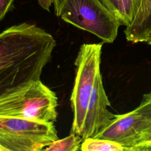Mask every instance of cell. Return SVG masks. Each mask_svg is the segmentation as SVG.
<instances>
[{
	"label": "cell",
	"instance_id": "obj_8",
	"mask_svg": "<svg viewBox=\"0 0 151 151\" xmlns=\"http://www.w3.org/2000/svg\"><path fill=\"white\" fill-rule=\"evenodd\" d=\"M151 31V0H142L132 23L124 31L126 38L133 43L145 42Z\"/></svg>",
	"mask_w": 151,
	"mask_h": 151
},
{
	"label": "cell",
	"instance_id": "obj_13",
	"mask_svg": "<svg viewBox=\"0 0 151 151\" xmlns=\"http://www.w3.org/2000/svg\"><path fill=\"white\" fill-rule=\"evenodd\" d=\"M15 0H0V21L13 6Z\"/></svg>",
	"mask_w": 151,
	"mask_h": 151
},
{
	"label": "cell",
	"instance_id": "obj_5",
	"mask_svg": "<svg viewBox=\"0 0 151 151\" xmlns=\"http://www.w3.org/2000/svg\"><path fill=\"white\" fill-rule=\"evenodd\" d=\"M58 139L54 122L0 116V151H40Z\"/></svg>",
	"mask_w": 151,
	"mask_h": 151
},
{
	"label": "cell",
	"instance_id": "obj_9",
	"mask_svg": "<svg viewBox=\"0 0 151 151\" xmlns=\"http://www.w3.org/2000/svg\"><path fill=\"white\" fill-rule=\"evenodd\" d=\"M122 25H129L134 18L142 0H100Z\"/></svg>",
	"mask_w": 151,
	"mask_h": 151
},
{
	"label": "cell",
	"instance_id": "obj_16",
	"mask_svg": "<svg viewBox=\"0 0 151 151\" xmlns=\"http://www.w3.org/2000/svg\"><path fill=\"white\" fill-rule=\"evenodd\" d=\"M145 42H147V44L151 45V31L148 34V35H147V36L146 37Z\"/></svg>",
	"mask_w": 151,
	"mask_h": 151
},
{
	"label": "cell",
	"instance_id": "obj_1",
	"mask_svg": "<svg viewBox=\"0 0 151 151\" xmlns=\"http://www.w3.org/2000/svg\"><path fill=\"white\" fill-rule=\"evenodd\" d=\"M56 46L54 37L34 24L22 22L0 32V97L40 80Z\"/></svg>",
	"mask_w": 151,
	"mask_h": 151
},
{
	"label": "cell",
	"instance_id": "obj_11",
	"mask_svg": "<svg viewBox=\"0 0 151 151\" xmlns=\"http://www.w3.org/2000/svg\"><path fill=\"white\" fill-rule=\"evenodd\" d=\"M80 150L82 151H124L120 144L110 140L90 137L83 139Z\"/></svg>",
	"mask_w": 151,
	"mask_h": 151
},
{
	"label": "cell",
	"instance_id": "obj_15",
	"mask_svg": "<svg viewBox=\"0 0 151 151\" xmlns=\"http://www.w3.org/2000/svg\"><path fill=\"white\" fill-rule=\"evenodd\" d=\"M40 6L47 11H50L51 5L53 4L54 0H37Z\"/></svg>",
	"mask_w": 151,
	"mask_h": 151
},
{
	"label": "cell",
	"instance_id": "obj_6",
	"mask_svg": "<svg viewBox=\"0 0 151 151\" xmlns=\"http://www.w3.org/2000/svg\"><path fill=\"white\" fill-rule=\"evenodd\" d=\"M110 102L106 93L101 73L96 77L93 91L86 110L83 130V139L94 137L118 116L107 109Z\"/></svg>",
	"mask_w": 151,
	"mask_h": 151
},
{
	"label": "cell",
	"instance_id": "obj_3",
	"mask_svg": "<svg viewBox=\"0 0 151 151\" xmlns=\"http://www.w3.org/2000/svg\"><path fill=\"white\" fill-rule=\"evenodd\" d=\"M102 45L103 43L83 44L74 63L75 78L70 97L73 112L71 132L81 137L91 94L100 73Z\"/></svg>",
	"mask_w": 151,
	"mask_h": 151
},
{
	"label": "cell",
	"instance_id": "obj_14",
	"mask_svg": "<svg viewBox=\"0 0 151 151\" xmlns=\"http://www.w3.org/2000/svg\"><path fill=\"white\" fill-rule=\"evenodd\" d=\"M65 0H54L53 5L54 7V12L56 16L59 17L61 10Z\"/></svg>",
	"mask_w": 151,
	"mask_h": 151
},
{
	"label": "cell",
	"instance_id": "obj_17",
	"mask_svg": "<svg viewBox=\"0 0 151 151\" xmlns=\"http://www.w3.org/2000/svg\"><path fill=\"white\" fill-rule=\"evenodd\" d=\"M150 144H151V143H150Z\"/></svg>",
	"mask_w": 151,
	"mask_h": 151
},
{
	"label": "cell",
	"instance_id": "obj_2",
	"mask_svg": "<svg viewBox=\"0 0 151 151\" xmlns=\"http://www.w3.org/2000/svg\"><path fill=\"white\" fill-rule=\"evenodd\" d=\"M58 97L40 80L22 85L0 97V116L54 122Z\"/></svg>",
	"mask_w": 151,
	"mask_h": 151
},
{
	"label": "cell",
	"instance_id": "obj_4",
	"mask_svg": "<svg viewBox=\"0 0 151 151\" xmlns=\"http://www.w3.org/2000/svg\"><path fill=\"white\" fill-rule=\"evenodd\" d=\"M59 17L106 43L113 42L122 25L100 0H65Z\"/></svg>",
	"mask_w": 151,
	"mask_h": 151
},
{
	"label": "cell",
	"instance_id": "obj_10",
	"mask_svg": "<svg viewBox=\"0 0 151 151\" xmlns=\"http://www.w3.org/2000/svg\"><path fill=\"white\" fill-rule=\"evenodd\" d=\"M135 110L142 116L144 132L140 145L151 143V91L144 94L139 105Z\"/></svg>",
	"mask_w": 151,
	"mask_h": 151
},
{
	"label": "cell",
	"instance_id": "obj_7",
	"mask_svg": "<svg viewBox=\"0 0 151 151\" xmlns=\"http://www.w3.org/2000/svg\"><path fill=\"white\" fill-rule=\"evenodd\" d=\"M144 132L143 120L134 109L117 117L94 137L110 140L122 146L124 151H132L141 142Z\"/></svg>",
	"mask_w": 151,
	"mask_h": 151
},
{
	"label": "cell",
	"instance_id": "obj_12",
	"mask_svg": "<svg viewBox=\"0 0 151 151\" xmlns=\"http://www.w3.org/2000/svg\"><path fill=\"white\" fill-rule=\"evenodd\" d=\"M83 138L73 132L70 135L54 141L49 146L45 147V151H77L80 150V146L83 142Z\"/></svg>",
	"mask_w": 151,
	"mask_h": 151
}]
</instances>
